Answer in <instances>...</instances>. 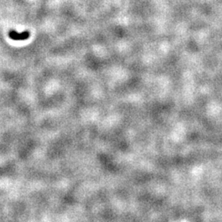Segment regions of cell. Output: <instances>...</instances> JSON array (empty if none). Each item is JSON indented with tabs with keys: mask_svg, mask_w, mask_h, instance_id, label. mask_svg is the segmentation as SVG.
Listing matches in <instances>:
<instances>
[{
	"mask_svg": "<svg viewBox=\"0 0 222 222\" xmlns=\"http://www.w3.org/2000/svg\"><path fill=\"white\" fill-rule=\"evenodd\" d=\"M9 37L12 40H27L30 37V32L28 31H25V32H22V33H18L14 30H11L8 33Z\"/></svg>",
	"mask_w": 222,
	"mask_h": 222,
	"instance_id": "cell-1",
	"label": "cell"
}]
</instances>
